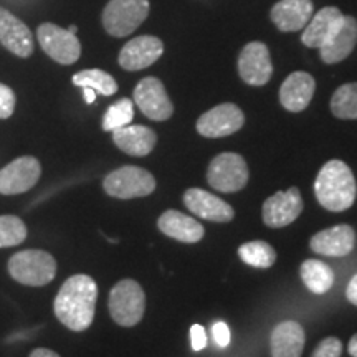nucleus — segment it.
I'll return each mask as SVG.
<instances>
[{
    "label": "nucleus",
    "mask_w": 357,
    "mask_h": 357,
    "mask_svg": "<svg viewBox=\"0 0 357 357\" xmlns=\"http://www.w3.org/2000/svg\"><path fill=\"white\" fill-rule=\"evenodd\" d=\"M305 329L296 321H283L271 333V357H301Z\"/></svg>",
    "instance_id": "24"
},
{
    "label": "nucleus",
    "mask_w": 357,
    "mask_h": 357,
    "mask_svg": "<svg viewBox=\"0 0 357 357\" xmlns=\"http://www.w3.org/2000/svg\"><path fill=\"white\" fill-rule=\"evenodd\" d=\"M344 20V13L336 7H324L318 13H312L311 20L303 29L301 42L307 48H321L336 33Z\"/></svg>",
    "instance_id": "17"
},
{
    "label": "nucleus",
    "mask_w": 357,
    "mask_h": 357,
    "mask_svg": "<svg viewBox=\"0 0 357 357\" xmlns=\"http://www.w3.org/2000/svg\"><path fill=\"white\" fill-rule=\"evenodd\" d=\"M29 235L25 222L17 215H0V248L17 247Z\"/></svg>",
    "instance_id": "30"
},
{
    "label": "nucleus",
    "mask_w": 357,
    "mask_h": 357,
    "mask_svg": "<svg viewBox=\"0 0 357 357\" xmlns=\"http://www.w3.org/2000/svg\"><path fill=\"white\" fill-rule=\"evenodd\" d=\"M357 45V20L354 17H346L336 30V33L319 48L321 60L326 65H334L346 60Z\"/></svg>",
    "instance_id": "21"
},
{
    "label": "nucleus",
    "mask_w": 357,
    "mask_h": 357,
    "mask_svg": "<svg viewBox=\"0 0 357 357\" xmlns=\"http://www.w3.org/2000/svg\"><path fill=\"white\" fill-rule=\"evenodd\" d=\"M71 82H73L75 86L95 89L96 93H100L102 96H111L118 91V83H116V79L111 77L109 73L98 68L79 71V73L73 75Z\"/></svg>",
    "instance_id": "26"
},
{
    "label": "nucleus",
    "mask_w": 357,
    "mask_h": 357,
    "mask_svg": "<svg viewBox=\"0 0 357 357\" xmlns=\"http://www.w3.org/2000/svg\"><path fill=\"white\" fill-rule=\"evenodd\" d=\"M0 43L20 58H29L33 53V35L30 29L3 7H0Z\"/></svg>",
    "instance_id": "15"
},
{
    "label": "nucleus",
    "mask_w": 357,
    "mask_h": 357,
    "mask_svg": "<svg viewBox=\"0 0 357 357\" xmlns=\"http://www.w3.org/2000/svg\"><path fill=\"white\" fill-rule=\"evenodd\" d=\"M42 50L60 65H73L82 55V43L70 30L53 24H42L37 30Z\"/></svg>",
    "instance_id": "8"
},
{
    "label": "nucleus",
    "mask_w": 357,
    "mask_h": 357,
    "mask_svg": "<svg viewBox=\"0 0 357 357\" xmlns=\"http://www.w3.org/2000/svg\"><path fill=\"white\" fill-rule=\"evenodd\" d=\"M331 113L339 119H357V83H346L334 91Z\"/></svg>",
    "instance_id": "27"
},
{
    "label": "nucleus",
    "mask_w": 357,
    "mask_h": 357,
    "mask_svg": "<svg viewBox=\"0 0 357 357\" xmlns=\"http://www.w3.org/2000/svg\"><path fill=\"white\" fill-rule=\"evenodd\" d=\"M30 357H60L56 354L55 351L52 349H45V347H38V349L32 351V354H30Z\"/></svg>",
    "instance_id": "36"
},
{
    "label": "nucleus",
    "mask_w": 357,
    "mask_h": 357,
    "mask_svg": "<svg viewBox=\"0 0 357 357\" xmlns=\"http://www.w3.org/2000/svg\"><path fill=\"white\" fill-rule=\"evenodd\" d=\"M149 15V0H109L102 10V26L111 37H128Z\"/></svg>",
    "instance_id": "6"
},
{
    "label": "nucleus",
    "mask_w": 357,
    "mask_h": 357,
    "mask_svg": "<svg viewBox=\"0 0 357 357\" xmlns=\"http://www.w3.org/2000/svg\"><path fill=\"white\" fill-rule=\"evenodd\" d=\"M8 275L25 287H45L56 276V260L45 250H24L8 260Z\"/></svg>",
    "instance_id": "3"
},
{
    "label": "nucleus",
    "mask_w": 357,
    "mask_h": 357,
    "mask_svg": "<svg viewBox=\"0 0 357 357\" xmlns=\"http://www.w3.org/2000/svg\"><path fill=\"white\" fill-rule=\"evenodd\" d=\"M83 96H84V101H86L88 105H93L96 100V91L91 88H83Z\"/></svg>",
    "instance_id": "37"
},
{
    "label": "nucleus",
    "mask_w": 357,
    "mask_h": 357,
    "mask_svg": "<svg viewBox=\"0 0 357 357\" xmlns=\"http://www.w3.org/2000/svg\"><path fill=\"white\" fill-rule=\"evenodd\" d=\"M346 296H347V300H349V303H352V305L357 306V275L352 276L349 284H347Z\"/></svg>",
    "instance_id": "35"
},
{
    "label": "nucleus",
    "mask_w": 357,
    "mask_h": 357,
    "mask_svg": "<svg viewBox=\"0 0 357 357\" xmlns=\"http://www.w3.org/2000/svg\"><path fill=\"white\" fill-rule=\"evenodd\" d=\"M158 227L164 235L182 243H197L205 235L204 227L195 218L177 211L164 212L159 217Z\"/></svg>",
    "instance_id": "23"
},
{
    "label": "nucleus",
    "mask_w": 357,
    "mask_h": 357,
    "mask_svg": "<svg viewBox=\"0 0 357 357\" xmlns=\"http://www.w3.org/2000/svg\"><path fill=\"white\" fill-rule=\"evenodd\" d=\"M102 189L111 197L121 200L146 197L155 190V178L142 167L123 166L105 177Z\"/></svg>",
    "instance_id": "5"
},
{
    "label": "nucleus",
    "mask_w": 357,
    "mask_h": 357,
    "mask_svg": "<svg viewBox=\"0 0 357 357\" xmlns=\"http://www.w3.org/2000/svg\"><path fill=\"white\" fill-rule=\"evenodd\" d=\"M316 89V82L306 71H294L280 88V102L291 113H301L307 108Z\"/></svg>",
    "instance_id": "18"
},
{
    "label": "nucleus",
    "mask_w": 357,
    "mask_h": 357,
    "mask_svg": "<svg viewBox=\"0 0 357 357\" xmlns=\"http://www.w3.org/2000/svg\"><path fill=\"white\" fill-rule=\"evenodd\" d=\"M314 7L311 0H280L270 12V19L281 32H298L311 20Z\"/></svg>",
    "instance_id": "20"
},
{
    "label": "nucleus",
    "mask_w": 357,
    "mask_h": 357,
    "mask_svg": "<svg viewBox=\"0 0 357 357\" xmlns=\"http://www.w3.org/2000/svg\"><path fill=\"white\" fill-rule=\"evenodd\" d=\"M134 119V105L129 98H123V100L116 101L111 105L105 116H102V129L106 132H113L114 129L124 128L131 124Z\"/></svg>",
    "instance_id": "29"
},
{
    "label": "nucleus",
    "mask_w": 357,
    "mask_h": 357,
    "mask_svg": "<svg viewBox=\"0 0 357 357\" xmlns=\"http://www.w3.org/2000/svg\"><path fill=\"white\" fill-rule=\"evenodd\" d=\"M243 111L234 102H223L208 109L197 119V131L204 137H225L231 136L243 128Z\"/></svg>",
    "instance_id": "11"
},
{
    "label": "nucleus",
    "mask_w": 357,
    "mask_h": 357,
    "mask_svg": "<svg viewBox=\"0 0 357 357\" xmlns=\"http://www.w3.org/2000/svg\"><path fill=\"white\" fill-rule=\"evenodd\" d=\"M248 166L240 154L222 153L212 159L207 169V182L223 194L242 190L248 182Z\"/></svg>",
    "instance_id": "7"
},
{
    "label": "nucleus",
    "mask_w": 357,
    "mask_h": 357,
    "mask_svg": "<svg viewBox=\"0 0 357 357\" xmlns=\"http://www.w3.org/2000/svg\"><path fill=\"white\" fill-rule=\"evenodd\" d=\"M134 101L146 118L153 121H166L174 113L172 101L169 100L166 88L154 77L142 78L134 88Z\"/></svg>",
    "instance_id": "10"
},
{
    "label": "nucleus",
    "mask_w": 357,
    "mask_h": 357,
    "mask_svg": "<svg viewBox=\"0 0 357 357\" xmlns=\"http://www.w3.org/2000/svg\"><path fill=\"white\" fill-rule=\"evenodd\" d=\"M68 30H70V32H71V33H75V35H77V32H78V29H77V25H71V26H70V29H68Z\"/></svg>",
    "instance_id": "39"
},
{
    "label": "nucleus",
    "mask_w": 357,
    "mask_h": 357,
    "mask_svg": "<svg viewBox=\"0 0 357 357\" xmlns=\"http://www.w3.org/2000/svg\"><path fill=\"white\" fill-rule=\"evenodd\" d=\"M184 204L189 208V212L200 218L211 222H230L234 220L235 212L225 200L215 197L211 192L202 189H187L184 194Z\"/></svg>",
    "instance_id": "16"
},
{
    "label": "nucleus",
    "mask_w": 357,
    "mask_h": 357,
    "mask_svg": "<svg viewBox=\"0 0 357 357\" xmlns=\"http://www.w3.org/2000/svg\"><path fill=\"white\" fill-rule=\"evenodd\" d=\"M15 93L10 86L0 83V119H8L15 109Z\"/></svg>",
    "instance_id": "31"
},
{
    "label": "nucleus",
    "mask_w": 357,
    "mask_h": 357,
    "mask_svg": "<svg viewBox=\"0 0 357 357\" xmlns=\"http://www.w3.org/2000/svg\"><path fill=\"white\" fill-rule=\"evenodd\" d=\"M238 255L242 261L253 268H270L276 261L275 248L261 240L243 243L238 248Z\"/></svg>",
    "instance_id": "28"
},
{
    "label": "nucleus",
    "mask_w": 357,
    "mask_h": 357,
    "mask_svg": "<svg viewBox=\"0 0 357 357\" xmlns=\"http://www.w3.org/2000/svg\"><path fill=\"white\" fill-rule=\"evenodd\" d=\"M114 144L129 155L134 158H144L153 153L158 134L153 129L141 124H128V126L114 129L113 131Z\"/></svg>",
    "instance_id": "22"
},
{
    "label": "nucleus",
    "mask_w": 357,
    "mask_h": 357,
    "mask_svg": "<svg viewBox=\"0 0 357 357\" xmlns=\"http://www.w3.org/2000/svg\"><path fill=\"white\" fill-rule=\"evenodd\" d=\"M314 194L329 212H344L352 207L357 195L354 174L346 162L333 159L326 162L316 177Z\"/></svg>",
    "instance_id": "2"
},
{
    "label": "nucleus",
    "mask_w": 357,
    "mask_h": 357,
    "mask_svg": "<svg viewBox=\"0 0 357 357\" xmlns=\"http://www.w3.org/2000/svg\"><path fill=\"white\" fill-rule=\"evenodd\" d=\"M164 43L162 40L153 35H141L124 45L119 52V66L128 71H139L151 66L162 56Z\"/></svg>",
    "instance_id": "14"
},
{
    "label": "nucleus",
    "mask_w": 357,
    "mask_h": 357,
    "mask_svg": "<svg viewBox=\"0 0 357 357\" xmlns=\"http://www.w3.org/2000/svg\"><path fill=\"white\" fill-rule=\"evenodd\" d=\"M109 314L116 324L132 328L139 324L146 311V294L134 280H121L109 293Z\"/></svg>",
    "instance_id": "4"
},
{
    "label": "nucleus",
    "mask_w": 357,
    "mask_h": 357,
    "mask_svg": "<svg viewBox=\"0 0 357 357\" xmlns=\"http://www.w3.org/2000/svg\"><path fill=\"white\" fill-rule=\"evenodd\" d=\"M300 275L306 288L314 294L328 293L334 283L331 266L319 260H306L300 268Z\"/></svg>",
    "instance_id": "25"
},
{
    "label": "nucleus",
    "mask_w": 357,
    "mask_h": 357,
    "mask_svg": "<svg viewBox=\"0 0 357 357\" xmlns=\"http://www.w3.org/2000/svg\"><path fill=\"white\" fill-rule=\"evenodd\" d=\"M347 351H349V354H351L352 357H357V333L354 334V336L351 337L349 346H347Z\"/></svg>",
    "instance_id": "38"
},
{
    "label": "nucleus",
    "mask_w": 357,
    "mask_h": 357,
    "mask_svg": "<svg viewBox=\"0 0 357 357\" xmlns=\"http://www.w3.org/2000/svg\"><path fill=\"white\" fill-rule=\"evenodd\" d=\"M212 334H213V341L218 347H227L230 344V329L223 321H217L215 324L212 326Z\"/></svg>",
    "instance_id": "33"
},
{
    "label": "nucleus",
    "mask_w": 357,
    "mask_h": 357,
    "mask_svg": "<svg viewBox=\"0 0 357 357\" xmlns=\"http://www.w3.org/2000/svg\"><path fill=\"white\" fill-rule=\"evenodd\" d=\"M356 231L351 225H336L318 231L311 238V250L318 255L346 257L354 250Z\"/></svg>",
    "instance_id": "19"
},
{
    "label": "nucleus",
    "mask_w": 357,
    "mask_h": 357,
    "mask_svg": "<svg viewBox=\"0 0 357 357\" xmlns=\"http://www.w3.org/2000/svg\"><path fill=\"white\" fill-rule=\"evenodd\" d=\"M342 342L337 337H326L319 342L311 357H341Z\"/></svg>",
    "instance_id": "32"
},
{
    "label": "nucleus",
    "mask_w": 357,
    "mask_h": 357,
    "mask_svg": "<svg viewBox=\"0 0 357 357\" xmlns=\"http://www.w3.org/2000/svg\"><path fill=\"white\" fill-rule=\"evenodd\" d=\"M190 342L194 351H202L207 346V334L200 324H194L190 328Z\"/></svg>",
    "instance_id": "34"
},
{
    "label": "nucleus",
    "mask_w": 357,
    "mask_h": 357,
    "mask_svg": "<svg viewBox=\"0 0 357 357\" xmlns=\"http://www.w3.org/2000/svg\"><path fill=\"white\" fill-rule=\"evenodd\" d=\"M303 208L305 204L296 187L287 192H276L263 204V222L270 229H283L301 215Z\"/></svg>",
    "instance_id": "12"
},
{
    "label": "nucleus",
    "mask_w": 357,
    "mask_h": 357,
    "mask_svg": "<svg viewBox=\"0 0 357 357\" xmlns=\"http://www.w3.org/2000/svg\"><path fill=\"white\" fill-rule=\"evenodd\" d=\"M238 75L247 84L263 86L273 75L270 52L261 42H250L243 47L238 56Z\"/></svg>",
    "instance_id": "13"
},
{
    "label": "nucleus",
    "mask_w": 357,
    "mask_h": 357,
    "mask_svg": "<svg viewBox=\"0 0 357 357\" xmlns=\"http://www.w3.org/2000/svg\"><path fill=\"white\" fill-rule=\"evenodd\" d=\"M42 176L40 160L33 155H22L0 169V194L17 195L33 189Z\"/></svg>",
    "instance_id": "9"
},
{
    "label": "nucleus",
    "mask_w": 357,
    "mask_h": 357,
    "mask_svg": "<svg viewBox=\"0 0 357 357\" xmlns=\"http://www.w3.org/2000/svg\"><path fill=\"white\" fill-rule=\"evenodd\" d=\"M96 300V281L88 275H73L61 284L53 303V311L61 324L71 331L82 333L95 319Z\"/></svg>",
    "instance_id": "1"
}]
</instances>
